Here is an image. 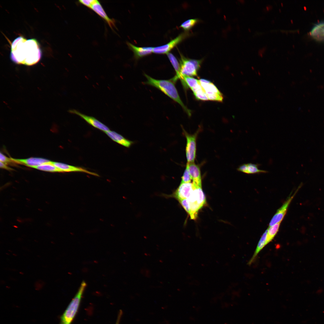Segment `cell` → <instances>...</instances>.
I'll use <instances>...</instances> for the list:
<instances>
[{
  "label": "cell",
  "instance_id": "17",
  "mask_svg": "<svg viewBox=\"0 0 324 324\" xmlns=\"http://www.w3.org/2000/svg\"><path fill=\"white\" fill-rule=\"evenodd\" d=\"M260 164L248 163L240 165L237 168L238 171L247 174L266 173L268 171L260 170L258 167Z\"/></svg>",
  "mask_w": 324,
  "mask_h": 324
},
{
  "label": "cell",
  "instance_id": "2",
  "mask_svg": "<svg viewBox=\"0 0 324 324\" xmlns=\"http://www.w3.org/2000/svg\"><path fill=\"white\" fill-rule=\"evenodd\" d=\"M147 81L144 84L155 87L160 90L164 94L178 103L182 107L189 116L191 115V111L184 104L179 95L174 82L171 79L170 80H157L145 74Z\"/></svg>",
  "mask_w": 324,
  "mask_h": 324
},
{
  "label": "cell",
  "instance_id": "31",
  "mask_svg": "<svg viewBox=\"0 0 324 324\" xmlns=\"http://www.w3.org/2000/svg\"><path fill=\"white\" fill-rule=\"evenodd\" d=\"M123 312L122 310H120L118 314L117 320L115 324H119Z\"/></svg>",
  "mask_w": 324,
  "mask_h": 324
},
{
  "label": "cell",
  "instance_id": "10",
  "mask_svg": "<svg viewBox=\"0 0 324 324\" xmlns=\"http://www.w3.org/2000/svg\"><path fill=\"white\" fill-rule=\"evenodd\" d=\"M301 185L300 184L298 186V188L292 195H290V196H289L282 206L278 210L271 220L269 225V227H270L278 223L281 222L286 213L288 207L290 202L298 190L301 187Z\"/></svg>",
  "mask_w": 324,
  "mask_h": 324
},
{
  "label": "cell",
  "instance_id": "4",
  "mask_svg": "<svg viewBox=\"0 0 324 324\" xmlns=\"http://www.w3.org/2000/svg\"><path fill=\"white\" fill-rule=\"evenodd\" d=\"M194 186L193 190L187 199L190 207L189 215L192 220H195L197 218L199 210L206 204V196L202 187Z\"/></svg>",
  "mask_w": 324,
  "mask_h": 324
},
{
  "label": "cell",
  "instance_id": "25",
  "mask_svg": "<svg viewBox=\"0 0 324 324\" xmlns=\"http://www.w3.org/2000/svg\"><path fill=\"white\" fill-rule=\"evenodd\" d=\"M199 21V20L197 19H189L182 23L180 27L184 31H187L190 30Z\"/></svg>",
  "mask_w": 324,
  "mask_h": 324
},
{
  "label": "cell",
  "instance_id": "26",
  "mask_svg": "<svg viewBox=\"0 0 324 324\" xmlns=\"http://www.w3.org/2000/svg\"><path fill=\"white\" fill-rule=\"evenodd\" d=\"M181 183L190 182L191 178L187 167L186 166L182 176L181 178Z\"/></svg>",
  "mask_w": 324,
  "mask_h": 324
},
{
  "label": "cell",
  "instance_id": "29",
  "mask_svg": "<svg viewBox=\"0 0 324 324\" xmlns=\"http://www.w3.org/2000/svg\"><path fill=\"white\" fill-rule=\"evenodd\" d=\"M97 1L96 0H80L79 2L81 4L91 8L92 5Z\"/></svg>",
  "mask_w": 324,
  "mask_h": 324
},
{
  "label": "cell",
  "instance_id": "18",
  "mask_svg": "<svg viewBox=\"0 0 324 324\" xmlns=\"http://www.w3.org/2000/svg\"><path fill=\"white\" fill-rule=\"evenodd\" d=\"M105 133L112 140L118 143L127 148H129L133 143L116 132L109 130Z\"/></svg>",
  "mask_w": 324,
  "mask_h": 324
},
{
  "label": "cell",
  "instance_id": "16",
  "mask_svg": "<svg viewBox=\"0 0 324 324\" xmlns=\"http://www.w3.org/2000/svg\"><path fill=\"white\" fill-rule=\"evenodd\" d=\"M91 9L104 20L111 29L115 27V20L109 17L98 1L97 0L92 5Z\"/></svg>",
  "mask_w": 324,
  "mask_h": 324
},
{
  "label": "cell",
  "instance_id": "14",
  "mask_svg": "<svg viewBox=\"0 0 324 324\" xmlns=\"http://www.w3.org/2000/svg\"><path fill=\"white\" fill-rule=\"evenodd\" d=\"M12 159L16 163L24 165L33 168L50 161L45 159L39 158H31L25 159L12 158Z\"/></svg>",
  "mask_w": 324,
  "mask_h": 324
},
{
  "label": "cell",
  "instance_id": "15",
  "mask_svg": "<svg viewBox=\"0 0 324 324\" xmlns=\"http://www.w3.org/2000/svg\"><path fill=\"white\" fill-rule=\"evenodd\" d=\"M127 43L129 48L133 52L134 57L136 59L150 55L153 52V47H138L129 42Z\"/></svg>",
  "mask_w": 324,
  "mask_h": 324
},
{
  "label": "cell",
  "instance_id": "5",
  "mask_svg": "<svg viewBox=\"0 0 324 324\" xmlns=\"http://www.w3.org/2000/svg\"><path fill=\"white\" fill-rule=\"evenodd\" d=\"M180 56V80L184 76H197V72L200 67L202 60L187 58L181 53Z\"/></svg>",
  "mask_w": 324,
  "mask_h": 324
},
{
  "label": "cell",
  "instance_id": "28",
  "mask_svg": "<svg viewBox=\"0 0 324 324\" xmlns=\"http://www.w3.org/2000/svg\"><path fill=\"white\" fill-rule=\"evenodd\" d=\"M180 205L185 210L187 213L189 214L190 213V207L188 201L187 199H184L178 201Z\"/></svg>",
  "mask_w": 324,
  "mask_h": 324
},
{
  "label": "cell",
  "instance_id": "24",
  "mask_svg": "<svg viewBox=\"0 0 324 324\" xmlns=\"http://www.w3.org/2000/svg\"><path fill=\"white\" fill-rule=\"evenodd\" d=\"M281 222L278 223L270 226L267 229V244L271 242L278 231Z\"/></svg>",
  "mask_w": 324,
  "mask_h": 324
},
{
  "label": "cell",
  "instance_id": "13",
  "mask_svg": "<svg viewBox=\"0 0 324 324\" xmlns=\"http://www.w3.org/2000/svg\"><path fill=\"white\" fill-rule=\"evenodd\" d=\"M52 163L55 166L64 172H81L92 175L99 176L97 173L91 172L86 169L78 166H71L62 163L51 161Z\"/></svg>",
  "mask_w": 324,
  "mask_h": 324
},
{
  "label": "cell",
  "instance_id": "23",
  "mask_svg": "<svg viewBox=\"0 0 324 324\" xmlns=\"http://www.w3.org/2000/svg\"><path fill=\"white\" fill-rule=\"evenodd\" d=\"M34 168L42 171L51 172H63L61 170L54 165L51 161L35 167Z\"/></svg>",
  "mask_w": 324,
  "mask_h": 324
},
{
  "label": "cell",
  "instance_id": "20",
  "mask_svg": "<svg viewBox=\"0 0 324 324\" xmlns=\"http://www.w3.org/2000/svg\"><path fill=\"white\" fill-rule=\"evenodd\" d=\"M168 58L176 72V75L171 80L175 83L178 79H180V65L179 63L174 56L171 53L167 54Z\"/></svg>",
  "mask_w": 324,
  "mask_h": 324
},
{
  "label": "cell",
  "instance_id": "12",
  "mask_svg": "<svg viewBox=\"0 0 324 324\" xmlns=\"http://www.w3.org/2000/svg\"><path fill=\"white\" fill-rule=\"evenodd\" d=\"M186 166L193 180V183L197 186L202 187L201 176L199 166L192 162L187 163Z\"/></svg>",
  "mask_w": 324,
  "mask_h": 324
},
{
  "label": "cell",
  "instance_id": "3",
  "mask_svg": "<svg viewBox=\"0 0 324 324\" xmlns=\"http://www.w3.org/2000/svg\"><path fill=\"white\" fill-rule=\"evenodd\" d=\"M86 286V282L82 281L76 294L61 316L60 324H71L78 311Z\"/></svg>",
  "mask_w": 324,
  "mask_h": 324
},
{
  "label": "cell",
  "instance_id": "7",
  "mask_svg": "<svg viewBox=\"0 0 324 324\" xmlns=\"http://www.w3.org/2000/svg\"><path fill=\"white\" fill-rule=\"evenodd\" d=\"M199 82L209 100L221 102L223 99L222 94L212 82L205 79H200Z\"/></svg>",
  "mask_w": 324,
  "mask_h": 324
},
{
  "label": "cell",
  "instance_id": "30",
  "mask_svg": "<svg viewBox=\"0 0 324 324\" xmlns=\"http://www.w3.org/2000/svg\"><path fill=\"white\" fill-rule=\"evenodd\" d=\"M0 166L1 168L4 169L8 170H14L9 167L7 164L0 161Z\"/></svg>",
  "mask_w": 324,
  "mask_h": 324
},
{
  "label": "cell",
  "instance_id": "6",
  "mask_svg": "<svg viewBox=\"0 0 324 324\" xmlns=\"http://www.w3.org/2000/svg\"><path fill=\"white\" fill-rule=\"evenodd\" d=\"M200 130L199 128L194 134H190L184 129H183V134L186 140L185 152L187 163L194 162L196 157L197 137Z\"/></svg>",
  "mask_w": 324,
  "mask_h": 324
},
{
  "label": "cell",
  "instance_id": "8",
  "mask_svg": "<svg viewBox=\"0 0 324 324\" xmlns=\"http://www.w3.org/2000/svg\"><path fill=\"white\" fill-rule=\"evenodd\" d=\"M195 187L192 183H181L180 184L174 192L170 195H165L168 197H173L178 201L188 199L190 196Z\"/></svg>",
  "mask_w": 324,
  "mask_h": 324
},
{
  "label": "cell",
  "instance_id": "22",
  "mask_svg": "<svg viewBox=\"0 0 324 324\" xmlns=\"http://www.w3.org/2000/svg\"><path fill=\"white\" fill-rule=\"evenodd\" d=\"M195 98L198 100L206 101L209 100L199 82V83L195 87L191 89Z\"/></svg>",
  "mask_w": 324,
  "mask_h": 324
},
{
  "label": "cell",
  "instance_id": "11",
  "mask_svg": "<svg viewBox=\"0 0 324 324\" xmlns=\"http://www.w3.org/2000/svg\"><path fill=\"white\" fill-rule=\"evenodd\" d=\"M69 111L79 116L89 124L105 133L110 130L108 127L94 117L86 115L75 109L70 110Z\"/></svg>",
  "mask_w": 324,
  "mask_h": 324
},
{
  "label": "cell",
  "instance_id": "1",
  "mask_svg": "<svg viewBox=\"0 0 324 324\" xmlns=\"http://www.w3.org/2000/svg\"><path fill=\"white\" fill-rule=\"evenodd\" d=\"M10 55L14 62L30 66L40 61L42 52L39 44L36 39L27 40L21 36L16 38L11 43Z\"/></svg>",
  "mask_w": 324,
  "mask_h": 324
},
{
  "label": "cell",
  "instance_id": "21",
  "mask_svg": "<svg viewBox=\"0 0 324 324\" xmlns=\"http://www.w3.org/2000/svg\"><path fill=\"white\" fill-rule=\"evenodd\" d=\"M311 36L318 40L324 39V23L318 24L315 26L310 32Z\"/></svg>",
  "mask_w": 324,
  "mask_h": 324
},
{
  "label": "cell",
  "instance_id": "19",
  "mask_svg": "<svg viewBox=\"0 0 324 324\" xmlns=\"http://www.w3.org/2000/svg\"><path fill=\"white\" fill-rule=\"evenodd\" d=\"M268 229H267L262 235L257 245L254 252L248 263V264L250 265L254 261L256 258L259 252L262 249L267 245V236Z\"/></svg>",
  "mask_w": 324,
  "mask_h": 324
},
{
  "label": "cell",
  "instance_id": "9",
  "mask_svg": "<svg viewBox=\"0 0 324 324\" xmlns=\"http://www.w3.org/2000/svg\"><path fill=\"white\" fill-rule=\"evenodd\" d=\"M189 35L190 34L187 32L182 33L167 44L154 47L153 52L157 54H168L173 48Z\"/></svg>",
  "mask_w": 324,
  "mask_h": 324
},
{
  "label": "cell",
  "instance_id": "27",
  "mask_svg": "<svg viewBox=\"0 0 324 324\" xmlns=\"http://www.w3.org/2000/svg\"><path fill=\"white\" fill-rule=\"evenodd\" d=\"M0 161L6 164H13L15 163L14 161L12 158H9L1 152L0 154Z\"/></svg>",
  "mask_w": 324,
  "mask_h": 324
}]
</instances>
